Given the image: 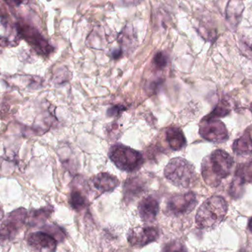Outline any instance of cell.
<instances>
[{"instance_id": "cell-17", "label": "cell", "mask_w": 252, "mask_h": 252, "mask_svg": "<svg viewBox=\"0 0 252 252\" xmlns=\"http://www.w3.org/2000/svg\"><path fill=\"white\" fill-rule=\"evenodd\" d=\"M69 204L75 211L80 212L85 209L88 204L87 197L78 189H74L71 192Z\"/></svg>"}, {"instance_id": "cell-27", "label": "cell", "mask_w": 252, "mask_h": 252, "mask_svg": "<svg viewBox=\"0 0 252 252\" xmlns=\"http://www.w3.org/2000/svg\"><path fill=\"white\" fill-rule=\"evenodd\" d=\"M3 216H4V213H3L2 210L0 208V221H1V219H2Z\"/></svg>"}, {"instance_id": "cell-23", "label": "cell", "mask_w": 252, "mask_h": 252, "mask_svg": "<svg viewBox=\"0 0 252 252\" xmlns=\"http://www.w3.org/2000/svg\"><path fill=\"white\" fill-rule=\"evenodd\" d=\"M124 110H125V108L123 107V106H115V107L112 108V109L108 111V114H109V116H115V115H117V112H118V111L122 112V111Z\"/></svg>"}, {"instance_id": "cell-3", "label": "cell", "mask_w": 252, "mask_h": 252, "mask_svg": "<svg viewBox=\"0 0 252 252\" xmlns=\"http://www.w3.org/2000/svg\"><path fill=\"white\" fill-rule=\"evenodd\" d=\"M164 174L169 182L179 188H189L197 179L195 167L181 157L173 158L169 161L164 168Z\"/></svg>"}, {"instance_id": "cell-13", "label": "cell", "mask_w": 252, "mask_h": 252, "mask_svg": "<svg viewBox=\"0 0 252 252\" xmlns=\"http://www.w3.org/2000/svg\"><path fill=\"white\" fill-rule=\"evenodd\" d=\"M234 153L239 156H250L252 154V126H249L241 137L234 141Z\"/></svg>"}, {"instance_id": "cell-24", "label": "cell", "mask_w": 252, "mask_h": 252, "mask_svg": "<svg viewBox=\"0 0 252 252\" xmlns=\"http://www.w3.org/2000/svg\"><path fill=\"white\" fill-rule=\"evenodd\" d=\"M7 4L10 6H19L25 2L26 0H4Z\"/></svg>"}, {"instance_id": "cell-10", "label": "cell", "mask_w": 252, "mask_h": 252, "mask_svg": "<svg viewBox=\"0 0 252 252\" xmlns=\"http://www.w3.org/2000/svg\"><path fill=\"white\" fill-rule=\"evenodd\" d=\"M159 232L155 227H136L130 229L127 232V239L133 247H145L158 240Z\"/></svg>"}, {"instance_id": "cell-7", "label": "cell", "mask_w": 252, "mask_h": 252, "mask_svg": "<svg viewBox=\"0 0 252 252\" xmlns=\"http://www.w3.org/2000/svg\"><path fill=\"white\" fill-rule=\"evenodd\" d=\"M197 202L196 195L194 192L177 194L169 198L167 210L168 213L175 216L188 214L194 210Z\"/></svg>"}, {"instance_id": "cell-8", "label": "cell", "mask_w": 252, "mask_h": 252, "mask_svg": "<svg viewBox=\"0 0 252 252\" xmlns=\"http://www.w3.org/2000/svg\"><path fill=\"white\" fill-rule=\"evenodd\" d=\"M27 219L28 212L24 208L18 209L10 213L0 227V239H12L23 226Z\"/></svg>"}, {"instance_id": "cell-2", "label": "cell", "mask_w": 252, "mask_h": 252, "mask_svg": "<svg viewBox=\"0 0 252 252\" xmlns=\"http://www.w3.org/2000/svg\"><path fill=\"white\" fill-rule=\"evenodd\" d=\"M227 211V203L223 197H211L206 200L198 209L195 222L201 229H214L221 223Z\"/></svg>"}, {"instance_id": "cell-12", "label": "cell", "mask_w": 252, "mask_h": 252, "mask_svg": "<svg viewBox=\"0 0 252 252\" xmlns=\"http://www.w3.org/2000/svg\"><path fill=\"white\" fill-rule=\"evenodd\" d=\"M92 186L100 194L112 192L118 188L120 182L116 176L107 173H100L90 180Z\"/></svg>"}, {"instance_id": "cell-19", "label": "cell", "mask_w": 252, "mask_h": 252, "mask_svg": "<svg viewBox=\"0 0 252 252\" xmlns=\"http://www.w3.org/2000/svg\"><path fill=\"white\" fill-rule=\"evenodd\" d=\"M244 184L245 182L241 178L235 176V179L232 181L230 189H229V194L232 198H238L242 195L243 192H244Z\"/></svg>"}, {"instance_id": "cell-14", "label": "cell", "mask_w": 252, "mask_h": 252, "mask_svg": "<svg viewBox=\"0 0 252 252\" xmlns=\"http://www.w3.org/2000/svg\"><path fill=\"white\" fill-rule=\"evenodd\" d=\"M166 139L170 149L181 151L186 146L187 141L183 131L179 127H170L165 132Z\"/></svg>"}, {"instance_id": "cell-18", "label": "cell", "mask_w": 252, "mask_h": 252, "mask_svg": "<svg viewBox=\"0 0 252 252\" xmlns=\"http://www.w3.org/2000/svg\"><path fill=\"white\" fill-rule=\"evenodd\" d=\"M235 176L241 178L244 182H252V160L238 167Z\"/></svg>"}, {"instance_id": "cell-22", "label": "cell", "mask_w": 252, "mask_h": 252, "mask_svg": "<svg viewBox=\"0 0 252 252\" xmlns=\"http://www.w3.org/2000/svg\"><path fill=\"white\" fill-rule=\"evenodd\" d=\"M154 63L157 68L161 69V68L165 67L167 64V55L164 54L162 52H159V53H157L154 56Z\"/></svg>"}, {"instance_id": "cell-20", "label": "cell", "mask_w": 252, "mask_h": 252, "mask_svg": "<svg viewBox=\"0 0 252 252\" xmlns=\"http://www.w3.org/2000/svg\"><path fill=\"white\" fill-rule=\"evenodd\" d=\"M231 109L229 103L223 99V100L219 103V104L216 106V109L208 115L209 116L216 118H223V117L229 115Z\"/></svg>"}, {"instance_id": "cell-28", "label": "cell", "mask_w": 252, "mask_h": 252, "mask_svg": "<svg viewBox=\"0 0 252 252\" xmlns=\"http://www.w3.org/2000/svg\"></svg>"}, {"instance_id": "cell-4", "label": "cell", "mask_w": 252, "mask_h": 252, "mask_svg": "<svg viewBox=\"0 0 252 252\" xmlns=\"http://www.w3.org/2000/svg\"><path fill=\"white\" fill-rule=\"evenodd\" d=\"M109 157L118 168L127 173L137 171L144 163L143 157L139 151L121 144L111 147Z\"/></svg>"}, {"instance_id": "cell-16", "label": "cell", "mask_w": 252, "mask_h": 252, "mask_svg": "<svg viewBox=\"0 0 252 252\" xmlns=\"http://www.w3.org/2000/svg\"><path fill=\"white\" fill-rule=\"evenodd\" d=\"M53 209L51 207H44L40 210H32L28 216V223L32 226L38 224L45 221L49 216L53 213Z\"/></svg>"}, {"instance_id": "cell-21", "label": "cell", "mask_w": 252, "mask_h": 252, "mask_svg": "<svg viewBox=\"0 0 252 252\" xmlns=\"http://www.w3.org/2000/svg\"><path fill=\"white\" fill-rule=\"evenodd\" d=\"M161 252H188L186 247L179 241H170L163 246Z\"/></svg>"}, {"instance_id": "cell-5", "label": "cell", "mask_w": 252, "mask_h": 252, "mask_svg": "<svg viewBox=\"0 0 252 252\" xmlns=\"http://www.w3.org/2000/svg\"><path fill=\"white\" fill-rule=\"evenodd\" d=\"M16 28L18 36L25 40L38 54L47 56L53 53L54 48L33 27L21 22L17 24Z\"/></svg>"}, {"instance_id": "cell-25", "label": "cell", "mask_w": 252, "mask_h": 252, "mask_svg": "<svg viewBox=\"0 0 252 252\" xmlns=\"http://www.w3.org/2000/svg\"><path fill=\"white\" fill-rule=\"evenodd\" d=\"M112 57H113V59H119V58L122 56V50H120V49H118V50H114V51L112 52Z\"/></svg>"}, {"instance_id": "cell-1", "label": "cell", "mask_w": 252, "mask_h": 252, "mask_svg": "<svg viewBox=\"0 0 252 252\" xmlns=\"http://www.w3.org/2000/svg\"><path fill=\"white\" fill-rule=\"evenodd\" d=\"M233 166V158L227 152L216 150L203 160L201 175L207 185L216 188L229 176Z\"/></svg>"}, {"instance_id": "cell-6", "label": "cell", "mask_w": 252, "mask_h": 252, "mask_svg": "<svg viewBox=\"0 0 252 252\" xmlns=\"http://www.w3.org/2000/svg\"><path fill=\"white\" fill-rule=\"evenodd\" d=\"M199 133L201 137L214 143H222L229 138V133L224 124L218 118L209 115L201 120Z\"/></svg>"}, {"instance_id": "cell-15", "label": "cell", "mask_w": 252, "mask_h": 252, "mask_svg": "<svg viewBox=\"0 0 252 252\" xmlns=\"http://www.w3.org/2000/svg\"><path fill=\"white\" fill-rule=\"evenodd\" d=\"M145 184L138 177L128 179L124 185V196L126 201L137 198L145 190Z\"/></svg>"}, {"instance_id": "cell-11", "label": "cell", "mask_w": 252, "mask_h": 252, "mask_svg": "<svg viewBox=\"0 0 252 252\" xmlns=\"http://www.w3.org/2000/svg\"><path fill=\"white\" fill-rule=\"evenodd\" d=\"M158 201L155 197L150 195L143 198L138 206V211L142 220L145 223H152L156 220L158 212Z\"/></svg>"}, {"instance_id": "cell-9", "label": "cell", "mask_w": 252, "mask_h": 252, "mask_svg": "<svg viewBox=\"0 0 252 252\" xmlns=\"http://www.w3.org/2000/svg\"><path fill=\"white\" fill-rule=\"evenodd\" d=\"M58 241L47 232H33L28 238L30 252H56Z\"/></svg>"}, {"instance_id": "cell-26", "label": "cell", "mask_w": 252, "mask_h": 252, "mask_svg": "<svg viewBox=\"0 0 252 252\" xmlns=\"http://www.w3.org/2000/svg\"><path fill=\"white\" fill-rule=\"evenodd\" d=\"M249 229H250V232L252 233V219L250 220V223H249Z\"/></svg>"}]
</instances>
